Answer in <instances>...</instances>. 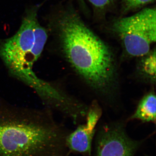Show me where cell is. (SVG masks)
Wrapping results in <instances>:
<instances>
[{
	"instance_id": "obj_10",
	"label": "cell",
	"mask_w": 156,
	"mask_h": 156,
	"mask_svg": "<svg viewBox=\"0 0 156 156\" xmlns=\"http://www.w3.org/2000/svg\"><path fill=\"white\" fill-rule=\"evenodd\" d=\"M89 2L97 8H102L111 2L112 0H89Z\"/></svg>"
},
{
	"instance_id": "obj_7",
	"label": "cell",
	"mask_w": 156,
	"mask_h": 156,
	"mask_svg": "<svg viewBox=\"0 0 156 156\" xmlns=\"http://www.w3.org/2000/svg\"><path fill=\"white\" fill-rule=\"evenodd\" d=\"M156 97L151 92L148 93L141 99L131 119L144 122H155L156 116Z\"/></svg>"
},
{
	"instance_id": "obj_9",
	"label": "cell",
	"mask_w": 156,
	"mask_h": 156,
	"mask_svg": "<svg viewBox=\"0 0 156 156\" xmlns=\"http://www.w3.org/2000/svg\"><path fill=\"white\" fill-rule=\"evenodd\" d=\"M127 5L131 8H136L151 2L154 0H126Z\"/></svg>"
},
{
	"instance_id": "obj_6",
	"label": "cell",
	"mask_w": 156,
	"mask_h": 156,
	"mask_svg": "<svg viewBox=\"0 0 156 156\" xmlns=\"http://www.w3.org/2000/svg\"><path fill=\"white\" fill-rule=\"evenodd\" d=\"M101 115L99 108L95 105L91 108L86 123L78 127L66 138V144L70 149L80 153L91 154L92 139Z\"/></svg>"
},
{
	"instance_id": "obj_5",
	"label": "cell",
	"mask_w": 156,
	"mask_h": 156,
	"mask_svg": "<svg viewBox=\"0 0 156 156\" xmlns=\"http://www.w3.org/2000/svg\"><path fill=\"white\" fill-rule=\"evenodd\" d=\"M137 146L122 128L108 126L98 138L96 156H134Z\"/></svg>"
},
{
	"instance_id": "obj_1",
	"label": "cell",
	"mask_w": 156,
	"mask_h": 156,
	"mask_svg": "<svg viewBox=\"0 0 156 156\" xmlns=\"http://www.w3.org/2000/svg\"><path fill=\"white\" fill-rule=\"evenodd\" d=\"M59 24L63 51L73 68L90 87L108 91L116 77L114 56L108 47L75 16H65Z\"/></svg>"
},
{
	"instance_id": "obj_11",
	"label": "cell",
	"mask_w": 156,
	"mask_h": 156,
	"mask_svg": "<svg viewBox=\"0 0 156 156\" xmlns=\"http://www.w3.org/2000/svg\"><path fill=\"white\" fill-rule=\"evenodd\" d=\"M59 156L57 155H54V156Z\"/></svg>"
},
{
	"instance_id": "obj_2",
	"label": "cell",
	"mask_w": 156,
	"mask_h": 156,
	"mask_svg": "<svg viewBox=\"0 0 156 156\" xmlns=\"http://www.w3.org/2000/svg\"><path fill=\"white\" fill-rule=\"evenodd\" d=\"M48 36L40 25L37 13L32 11L23 20L17 33L0 43V56L14 76L31 87L44 99L58 105L67 98L55 87L38 77L33 71L44 50Z\"/></svg>"
},
{
	"instance_id": "obj_3",
	"label": "cell",
	"mask_w": 156,
	"mask_h": 156,
	"mask_svg": "<svg viewBox=\"0 0 156 156\" xmlns=\"http://www.w3.org/2000/svg\"><path fill=\"white\" fill-rule=\"evenodd\" d=\"M62 139L47 121L0 115V156L57 155Z\"/></svg>"
},
{
	"instance_id": "obj_4",
	"label": "cell",
	"mask_w": 156,
	"mask_h": 156,
	"mask_svg": "<svg viewBox=\"0 0 156 156\" xmlns=\"http://www.w3.org/2000/svg\"><path fill=\"white\" fill-rule=\"evenodd\" d=\"M156 16L155 9H146L115 23V30L129 56L142 57L149 53L156 41Z\"/></svg>"
},
{
	"instance_id": "obj_8",
	"label": "cell",
	"mask_w": 156,
	"mask_h": 156,
	"mask_svg": "<svg viewBox=\"0 0 156 156\" xmlns=\"http://www.w3.org/2000/svg\"><path fill=\"white\" fill-rule=\"evenodd\" d=\"M143 57L141 61V69L146 76L152 81L156 78V52L155 50L150 51L149 53Z\"/></svg>"
}]
</instances>
